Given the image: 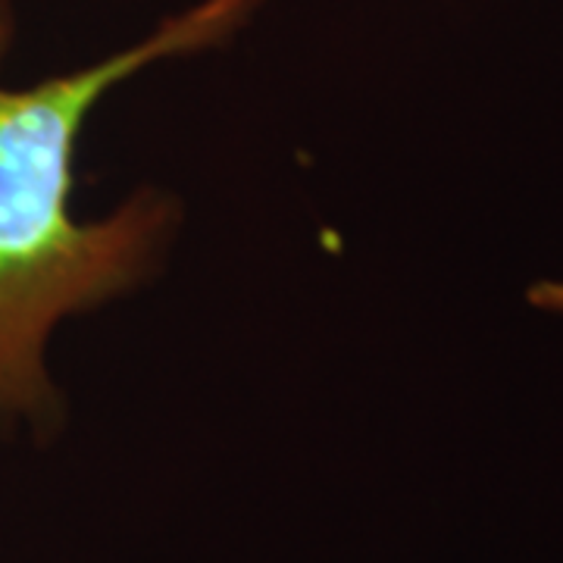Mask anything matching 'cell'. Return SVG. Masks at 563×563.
Here are the masks:
<instances>
[{"label": "cell", "instance_id": "cell-1", "mask_svg": "<svg viewBox=\"0 0 563 563\" xmlns=\"http://www.w3.org/2000/svg\"><path fill=\"white\" fill-rule=\"evenodd\" d=\"M266 0H195L144 38L32 85L0 79V422L47 432L60 420L51 344L63 322L125 298L157 273L179 203L144 188L107 217L73 207L85 122L122 81L217 51ZM16 38V3L0 0V69Z\"/></svg>", "mask_w": 563, "mask_h": 563}, {"label": "cell", "instance_id": "cell-2", "mask_svg": "<svg viewBox=\"0 0 563 563\" xmlns=\"http://www.w3.org/2000/svg\"><path fill=\"white\" fill-rule=\"evenodd\" d=\"M529 303L548 313H563V279L536 282L529 288Z\"/></svg>", "mask_w": 563, "mask_h": 563}]
</instances>
